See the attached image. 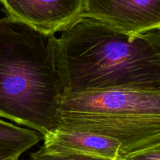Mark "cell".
I'll return each instance as SVG.
<instances>
[{
  "label": "cell",
  "mask_w": 160,
  "mask_h": 160,
  "mask_svg": "<svg viewBox=\"0 0 160 160\" xmlns=\"http://www.w3.org/2000/svg\"><path fill=\"white\" fill-rule=\"evenodd\" d=\"M115 160H160V142H155L124 153Z\"/></svg>",
  "instance_id": "8"
},
{
  "label": "cell",
  "mask_w": 160,
  "mask_h": 160,
  "mask_svg": "<svg viewBox=\"0 0 160 160\" xmlns=\"http://www.w3.org/2000/svg\"><path fill=\"white\" fill-rule=\"evenodd\" d=\"M84 0H0L6 17L45 35L62 31L82 16Z\"/></svg>",
  "instance_id": "5"
},
{
  "label": "cell",
  "mask_w": 160,
  "mask_h": 160,
  "mask_svg": "<svg viewBox=\"0 0 160 160\" xmlns=\"http://www.w3.org/2000/svg\"><path fill=\"white\" fill-rule=\"evenodd\" d=\"M59 128L116 140L118 154L160 142V91L112 87L63 93Z\"/></svg>",
  "instance_id": "3"
},
{
  "label": "cell",
  "mask_w": 160,
  "mask_h": 160,
  "mask_svg": "<svg viewBox=\"0 0 160 160\" xmlns=\"http://www.w3.org/2000/svg\"><path fill=\"white\" fill-rule=\"evenodd\" d=\"M43 135L0 119V160H20V156L37 144Z\"/></svg>",
  "instance_id": "7"
},
{
  "label": "cell",
  "mask_w": 160,
  "mask_h": 160,
  "mask_svg": "<svg viewBox=\"0 0 160 160\" xmlns=\"http://www.w3.org/2000/svg\"><path fill=\"white\" fill-rule=\"evenodd\" d=\"M55 35L0 19V117L45 135L57 128L62 86Z\"/></svg>",
  "instance_id": "2"
},
{
  "label": "cell",
  "mask_w": 160,
  "mask_h": 160,
  "mask_svg": "<svg viewBox=\"0 0 160 160\" xmlns=\"http://www.w3.org/2000/svg\"><path fill=\"white\" fill-rule=\"evenodd\" d=\"M56 38L62 94L112 87L160 91V28L129 34L81 16Z\"/></svg>",
  "instance_id": "1"
},
{
  "label": "cell",
  "mask_w": 160,
  "mask_h": 160,
  "mask_svg": "<svg viewBox=\"0 0 160 160\" xmlns=\"http://www.w3.org/2000/svg\"><path fill=\"white\" fill-rule=\"evenodd\" d=\"M42 148L54 153H73L115 160L120 144L100 135L57 127L43 136Z\"/></svg>",
  "instance_id": "6"
},
{
  "label": "cell",
  "mask_w": 160,
  "mask_h": 160,
  "mask_svg": "<svg viewBox=\"0 0 160 160\" xmlns=\"http://www.w3.org/2000/svg\"><path fill=\"white\" fill-rule=\"evenodd\" d=\"M27 160H110L98 157L73 153H54L48 152L42 147L35 152L29 155Z\"/></svg>",
  "instance_id": "9"
},
{
  "label": "cell",
  "mask_w": 160,
  "mask_h": 160,
  "mask_svg": "<svg viewBox=\"0 0 160 160\" xmlns=\"http://www.w3.org/2000/svg\"><path fill=\"white\" fill-rule=\"evenodd\" d=\"M82 16L140 34L160 28V0H84Z\"/></svg>",
  "instance_id": "4"
}]
</instances>
